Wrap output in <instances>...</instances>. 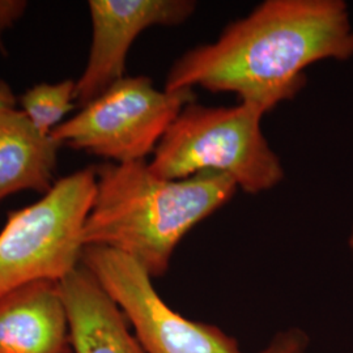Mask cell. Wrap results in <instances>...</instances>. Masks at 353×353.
<instances>
[{"label": "cell", "instance_id": "ba28073f", "mask_svg": "<svg viewBox=\"0 0 353 353\" xmlns=\"http://www.w3.org/2000/svg\"><path fill=\"white\" fill-rule=\"evenodd\" d=\"M0 353H72L59 281H36L0 299Z\"/></svg>", "mask_w": 353, "mask_h": 353}, {"label": "cell", "instance_id": "4fadbf2b", "mask_svg": "<svg viewBox=\"0 0 353 353\" xmlns=\"http://www.w3.org/2000/svg\"><path fill=\"white\" fill-rule=\"evenodd\" d=\"M26 8V0H0V50L4 51V33L24 16Z\"/></svg>", "mask_w": 353, "mask_h": 353}, {"label": "cell", "instance_id": "5b68a950", "mask_svg": "<svg viewBox=\"0 0 353 353\" xmlns=\"http://www.w3.org/2000/svg\"><path fill=\"white\" fill-rule=\"evenodd\" d=\"M195 90L157 89L148 76H125L57 127L62 147L126 164L147 161Z\"/></svg>", "mask_w": 353, "mask_h": 353}, {"label": "cell", "instance_id": "9c48e42d", "mask_svg": "<svg viewBox=\"0 0 353 353\" xmlns=\"http://www.w3.org/2000/svg\"><path fill=\"white\" fill-rule=\"evenodd\" d=\"M72 353H145L130 325L85 265L59 281Z\"/></svg>", "mask_w": 353, "mask_h": 353}, {"label": "cell", "instance_id": "6da1fadb", "mask_svg": "<svg viewBox=\"0 0 353 353\" xmlns=\"http://www.w3.org/2000/svg\"><path fill=\"white\" fill-rule=\"evenodd\" d=\"M352 58V17L344 0H265L212 42L178 57L164 89L233 93L267 114L305 88L310 65Z\"/></svg>", "mask_w": 353, "mask_h": 353}, {"label": "cell", "instance_id": "8fae6325", "mask_svg": "<svg viewBox=\"0 0 353 353\" xmlns=\"http://www.w3.org/2000/svg\"><path fill=\"white\" fill-rule=\"evenodd\" d=\"M76 80L48 84L42 83L28 89L20 97L21 112L43 135L63 123L64 117L75 109Z\"/></svg>", "mask_w": 353, "mask_h": 353}, {"label": "cell", "instance_id": "277c9868", "mask_svg": "<svg viewBox=\"0 0 353 353\" xmlns=\"http://www.w3.org/2000/svg\"><path fill=\"white\" fill-rule=\"evenodd\" d=\"M96 189L90 166L58 179L38 202L8 214L0 232V299L36 281H61L81 265Z\"/></svg>", "mask_w": 353, "mask_h": 353}, {"label": "cell", "instance_id": "3957f363", "mask_svg": "<svg viewBox=\"0 0 353 353\" xmlns=\"http://www.w3.org/2000/svg\"><path fill=\"white\" fill-rule=\"evenodd\" d=\"M265 115L246 102L234 106L191 102L168 128L148 165L166 179L212 172L229 176L250 195L275 189L285 170L263 134Z\"/></svg>", "mask_w": 353, "mask_h": 353}, {"label": "cell", "instance_id": "9a60e30c", "mask_svg": "<svg viewBox=\"0 0 353 353\" xmlns=\"http://www.w3.org/2000/svg\"><path fill=\"white\" fill-rule=\"evenodd\" d=\"M348 248H350V252H351V255H352L353 259V225L352 228H351L350 236H348Z\"/></svg>", "mask_w": 353, "mask_h": 353}, {"label": "cell", "instance_id": "7c38bea8", "mask_svg": "<svg viewBox=\"0 0 353 353\" xmlns=\"http://www.w3.org/2000/svg\"><path fill=\"white\" fill-rule=\"evenodd\" d=\"M310 344L307 334L299 327L276 332L258 353H306Z\"/></svg>", "mask_w": 353, "mask_h": 353}, {"label": "cell", "instance_id": "8992f818", "mask_svg": "<svg viewBox=\"0 0 353 353\" xmlns=\"http://www.w3.org/2000/svg\"><path fill=\"white\" fill-rule=\"evenodd\" d=\"M81 265L121 309L144 352L243 353L239 341L223 328L172 309L154 288V279L126 254L85 246Z\"/></svg>", "mask_w": 353, "mask_h": 353}, {"label": "cell", "instance_id": "52a82bcc", "mask_svg": "<svg viewBox=\"0 0 353 353\" xmlns=\"http://www.w3.org/2000/svg\"><path fill=\"white\" fill-rule=\"evenodd\" d=\"M194 0H90L92 42L88 61L76 80V105L96 100L126 76L131 46L154 26H179L196 11Z\"/></svg>", "mask_w": 353, "mask_h": 353}, {"label": "cell", "instance_id": "5bb4252c", "mask_svg": "<svg viewBox=\"0 0 353 353\" xmlns=\"http://www.w3.org/2000/svg\"><path fill=\"white\" fill-rule=\"evenodd\" d=\"M6 108H16V97L11 87L6 81L0 80V109Z\"/></svg>", "mask_w": 353, "mask_h": 353}, {"label": "cell", "instance_id": "7a4b0ae2", "mask_svg": "<svg viewBox=\"0 0 353 353\" xmlns=\"http://www.w3.org/2000/svg\"><path fill=\"white\" fill-rule=\"evenodd\" d=\"M94 169L97 189L84 225V248L123 252L153 279L166 275L179 243L239 190L229 176L212 172L166 179L154 174L148 161Z\"/></svg>", "mask_w": 353, "mask_h": 353}, {"label": "cell", "instance_id": "30bf717a", "mask_svg": "<svg viewBox=\"0 0 353 353\" xmlns=\"http://www.w3.org/2000/svg\"><path fill=\"white\" fill-rule=\"evenodd\" d=\"M62 145L38 131L16 108L0 109V203L21 191L42 196L57 183Z\"/></svg>", "mask_w": 353, "mask_h": 353}]
</instances>
